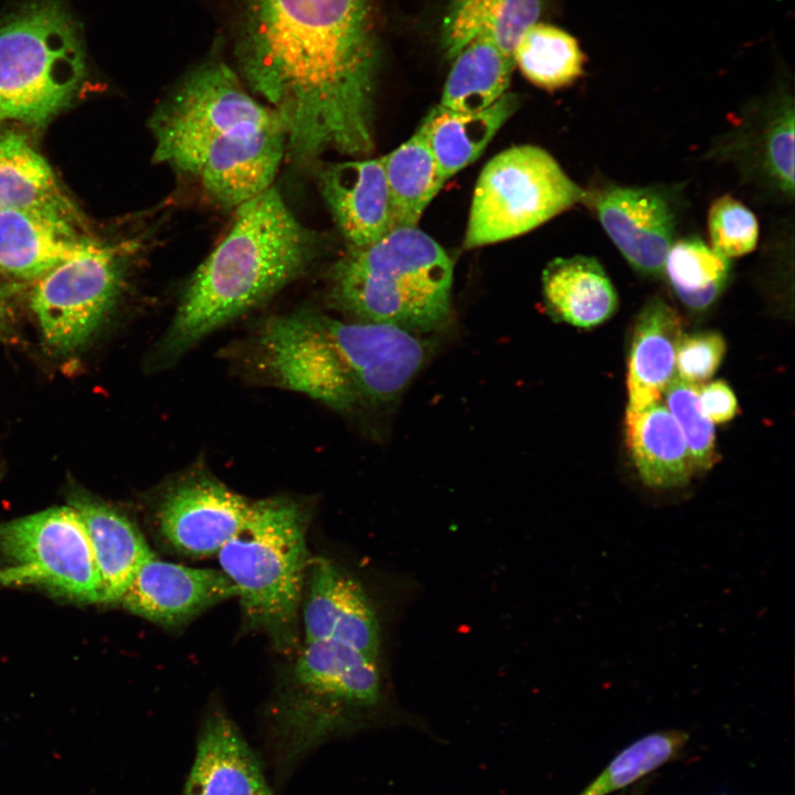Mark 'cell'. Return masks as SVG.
<instances>
[{
    "instance_id": "obj_14",
    "label": "cell",
    "mask_w": 795,
    "mask_h": 795,
    "mask_svg": "<svg viewBox=\"0 0 795 795\" xmlns=\"http://www.w3.org/2000/svg\"><path fill=\"white\" fill-rule=\"evenodd\" d=\"M621 254L639 274L658 277L675 243L676 212L662 190L654 187L610 186L586 194Z\"/></svg>"
},
{
    "instance_id": "obj_6",
    "label": "cell",
    "mask_w": 795,
    "mask_h": 795,
    "mask_svg": "<svg viewBox=\"0 0 795 795\" xmlns=\"http://www.w3.org/2000/svg\"><path fill=\"white\" fill-rule=\"evenodd\" d=\"M309 520L307 506L292 497L255 499L245 523L216 554L237 589L243 627L265 635L283 654L299 648Z\"/></svg>"
},
{
    "instance_id": "obj_9",
    "label": "cell",
    "mask_w": 795,
    "mask_h": 795,
    "mask_svg": "<svg viewBox=\"0 0 795 795\" xmlns=\"http://www.w3.org/2000/svg\"><path fill=\"white\" fill-rule=\"evenodd\" d=\"M579 187L544 149L519 145L492 157L473 193L464 246L517 237L585 202Z\"/></svg>"
},
{
    "instance_id": "obj_5",
    "label": "cell",
    "mask_w": 795,
    "mask_h": 795,
    "mask_svg": "<svg viewBox=\"0 0 795 795\" xmlns=\"http://www.w3.org/2000/svg\"><path fill=\"white\" fill-rule=\"evenodd\" d=\"M453 262L417 226H398L350 247L330 268L329 297L354 321L414 332L441 328L451 311Z\"/></svg>"
},
{
    "instance_id": "obj_13",
    "label": "cell",
    "mask_w": 795,
    "mask_h": 795,
    "mask_svg": "<svg viewBox=\"0 0 795 795\" xmlns=\"http://www.w3.org/2000/svg\"><path fill=\"white\" fill-rule=\"evenodd\" d=\"M305 642H331L379 659L381 625L362 584L325 556H310L303 597Z\"/></svg>"
},
{
    "instance_id": "obj_31",
    "label": "cell",
    "mask_w": 795,
    "mask_h": 795,
    "mask_svg": "<svg viewBox=\"0 0 795 795\" xmlns=\"http://www.w3.org/2000/svg\"><path fill=\"white\" fill-rule=\"evenodd\" d=\"M699 386L675 377L664 392L665 405L683 435L696 471L711 468L717 458L714 427L700 410Z\"/></svg>"
},
{
    "instance_id": "obj_24",
    "label": "cell",
    "mask_w": 795,
    "mask_h": 795,
    "mask_svg": "<svg viewBox=\"0 0 795 795\" xmlns=\"http://www.w3.org/2000/svg\"><path fill=\"white\" fill-rule=\"evenodd\" d=\"M519 107L507 92L485 109L460 113L436 105L420 128L425 135L444 181L474 162Z\"/></svg>"
},
{
    "instance_id": "obj_19",
    "label": "cell",
    "mask_w": 795,
    "mask_h": 795,
    "mask_svg": "<svg viewBox=\"0 0 795 795\" xmlns=\"http://www.w3.org/2000/svg\"><path fill=\"white\" fill-rule=\"evenodd\" d=\"M91 241L64 220L26 210L0 209L2 274L38 280Z\"/></svg>"
},
{
    "instance_id": "obj_3",
    "label": "cell",
    "mask_w": 795,
    "mask_h": 795,
    "mask_svg": "<svg viewBox=\"0 0 795 795\" xmlns=\"http://www.w3.org/2000/svg\"><path fill=\"white\" fill-rule=\"evenodd\" d=\"M427 346L398 327L331 318L298 309L267 319L254 361L274 385L337 411L396 399L423 367Z\"/></svg>"
},
{
    "instance_id": "obj_30",
    "label": "cell",
    "mask_w": 795,
    "mask_h": 795,
    "mask_svg": "<svg viewBox=\"0 0 795 795\" xmlns=\"http://www.w3.org/2000/svg\"><path fill=\"white\" fill-rule=\"evenodd\" d=\"M687 741L678 730L647 734L621 751L579 795H612L666 764Z\"/></svg>"
},
{
    "instance_id": "obj_8",
    "label": "cell",
    "mask_w": 795,
    "mask_h": 795,
    "mask_svg": "<svg viewBox=\"0 0 795 795\" xmlns=\"http://www.w3.org/2000/svg\"><path fill=\"white\" fill-rule=\"evenodd\" d=\"M85 73L81 28L64 0H32L0 21V120L43 125Z\"/></svg>"
},
{
    "instance_id": "obj_26",
    "label": "cell",
    "mask_w": 795,
    "mask_h": 795,
    "mask_svg": "<svg viewBox=\"0 0 795 795\" xmlns=\"http://www.w3.org/2000/svg\"><path fill=\"white\" fill-rule=\"evenodd\" d=\"M513 57L487 39H476L454 59L439 106L460 113L487 108L507 93Z\"/></svg>"
},
{
    "instance_id": "obj_33",
    "label": "cell",
    "mask_w": 795,
    "mask_h": 795,
    "mask_svg": "<svg viewBox=\"0 0 795 795\" xmlns=\"http://www.w3.org/2000/svg\"><path fill=\"white\" fill-rule=\"evenodd\" d=\"M708 232L711 248L729 259L754 250L759 239V223L743 203L723 195L709 209Z\"/></svg>"
},
{
    "instance_id": "obj_23",
    "label": "cell",
    "mask_w": 795,
    "mask_h": 795,
    "mask_svg": "<svg viewBox=\"0 0 795 795\" xmlns=\"http://www.w3.org/2000/svg\"><path fill=\"white\" fill-rule=\"evenodd\" d=\"M0 209L26 210L81 224L46 160L13 130H0Z\"/></svg>"
},
{
    "instance_id": "obj_4",
    "label": "cell",
    "mask_w": 795,
    "mask_h": 795,
    "mask_svg": "<svg viewBox=\"0 0 795 795\" xmlns=\"http://www.w3.org/2000/svg\"><path fill=\"white\" fill-rule=\"evenodd\" d=\"M317 247L314 233L273 186L241 203L225 236L184 287L157 361L176 360L268 299L306 271Z\"/></svg>"
},
{
    "instance_id": "obj_18",
    "label": "cell",
    "mask_w": 795,
    "mask_h": 795,
    "mask_svg": "<svg viewBox=\"0 0 795 795\" xmlns=\"http://www.w3.org/2000/svg\"><path fill=\"white\" fill-rule=\"evenodd\" d=\"M68 504L85 527L103 602H120L139 568L155 553L137 524L114 506L80 489L70 492Z\"/></svg>"
},
{
    "instance_id": "obj_32",
    "label": "cell",
    "mask_w": 795,
    "mask_h": 795,
    "mask_svg": "<svg viewBox=\"0 0 795 795\" xmlns=\"http://www.w3.org/2000/svg\"><path fill=\"white\" fill-rule=\"evenodd\" d=\"M760 139L761 163L772 184L794 194V107L784 99L766 123Z\"/></svg>"
},
{
    "instance_id": "obj_22",
    "label": "cell",
    "mask_w": 795,
    "mask_h": 795,
    "mask_svg": "<svg viewBox=\"0 0 795 795\" xmlns=\"http://www.w3.org/2000/svg\"><path fill=\"white\" fill-rule=\"evenodd\" d=\"M542 288L550 315L575 327L598 326L617 308L616 290L594 257L552 259L543 271Z\"/></svg>"
},
{
    "instance_id": "obj_29",
    "label": "cell",
    "mask_w": 795,
    "mask_h": 795,
    "mask_svg": "<svg viewBox=\"0 0 795 795\" xmlns=\"http://www.w3.org/2000/svg\"><path fill=\"white\" fill-rule=\"evenodd\" d=\"M729 259L699 239H683L670 247L664 273L681 303L690 309L708 308L729 276Z\"/></svg>"
},
{
    "instance_id": "obj_28",
    "label": "cell",
    "mask_w": 795,
    "mask_h": 795,
    "mask_svg": "<svg viewBox=\"0 0 795 795\" xmlns=\"http://www.w3.org/2000/svg\"><path fill=\"white\" fill-rule=\"evenodd\" d=\"M512 57L529 82L548 91L573 84L582 76L585 62L574 36L541 22L530 25L521 34Z\"/></svg>"
},
{
    "instance_id": "obj_11",
    "label": "cell",
    "mask_w": 795,
    "mask_h": 795,
    "mask_svg": "<svg viewBox=\"0 0 795 795\" xmlns=\"http://www.w3.org/2000/svg\"><path fill=\"white\" fill-rule=\"evenodd\" d=\"M123 256L91 241L38 279L31 308L51 350L74 351L102 325L121 290Z\"/></svg>"
},
{
    "instance_id": "obj_36",
    "label": "cell",
    "mask_w": 795,
    "mask_h": 795,
    "mask_svg": "<svg viewBox=\"0 0 795 795\" xmlns=\"http://www.w3.org/2000/svg\"><path fill=\"white\" fill-rule=\"evenodd\" d=\"M2 304H3V301H2V293H1V289H0V319H1L2 309H3V308H2Z\"/></svg>"
},
{
    "instance_id": "obj_34",
    "label": "cell",
    "mask_w": 795,
    "mask_h": 795,
    "mask_svg": "<svg viewBox=\"0 0 795 795\" xmlns=\"http://www.w3.org/2000/svg\"><path fill=\"white\" fill-rule=\"evenodd\" d=\"M725 342L718 332L682 336L676 356V377L702 385L709 381L721 363Z\"/></svg>"
},
{
    "instance_id": "obj_25",
    "label": "cell",
    "mask_w": 795,
    "mask_h": 795,
    "mask_svg": "<svg viewBox=\"0 0 795 795\" xmlns=\"http://www.w3.org/2000/svg\"><path fill=\"white\" fill-rule=\"evenodd\" d=\"M543 0H453L441 29V49L453 60L476 39L512 56L521 34L538 22Z\"/></svg>"
},
{
    "instance_id": "obj_2",
    "label": "cell",
    "mask_w": 795,
    "mask_h": 795,
    "mask_svg": "<svg viewBox=\"0 0 795 795\" xmlns=\"http://www.w3.org/2000/svg\"><path fill=\"white\" fill-rule=\"evenodd\" d=\"M152 159L235 209L273 186L287 152L283 117L220 62L191 72L150 117Z\"/></svg>"
},
{
    "instance_id": "obj_10",
    "label": "cell",
    "mask_w": 795,
    "mask_h": 795,
    "mask_svg": "<svg viewBox=\"0 0 795 795\" xmlns=\"http://www.w3.org/2000/svg\"><path fill=\"white\" fill-rule=\"evenodd\" d=\"M10 566L0 585L40 584L71 598L103 602L102 582L78 513L68 505L0 523Z\"/></svg>"
},
{
    "instance_id": "obj_12",
    "label": "cell",
    "mask_w": 795,
    "mask_h": 795,
    "mask_svg": "<svg viewBox=\"0 0 795 795\" xmlns=\"http://www.w3.org/2000/svg\"><path fill=\"white\" fill-rule=\"evenodd\" d=\"M254 500L204 470H193L161 490L153 528L168 551L191 559L216 555L245 523Z\"/></svg>"
},
{
    "instance_id": "obj_27",
    "label": "cell",
    "mask_w": 795,
    "mask_h": 795,
    "mask_svg": "<svg viewBox=\"0 0 795 795\" xmlns=\"http://www.w3.org/2000/svg\"><path fill=\"white\" fill-rule=\"evenodd\" d=\"M382 160L395 227L416 226L445 183L422 129L418 127Z\"/></svg>"
},
{
    "instance_id": "obj_17",
    "label": "cell",
    "mask_w": 795,
    "mask_h": 795,
    "mask_svg": "<svg viewBox=\"0 0 795 795\" xmlns=\"http://www.w3.org/2000/svg\"><path fill=\"white\" fill-rule=\"evenodd\" d=\"M182 795H274L254 752L220 709L204 719Z\"/></svg>"
},
{
    "instance_id": "obj_35",
    "label": "cell",
    "mask_w": 795,
    "mask_h": 795,
    "mask_svg": "<svg viewBox=\"0 0 795 795\" xmlns=\"http://www.w3.org/2000/svg\"><path fill=\"white\" fill-rule=\"evenodd\" d=\"M698 402L702 413L713 424L732 420L738 411L734 393L725 382L720 380L700 385Z\"/></svg>"
},
{
    "instance_id": "obj_16",
    "label": "cell",
    "mask_w": 795,
    "mask_h": 795,
    "mask_svg": "<svg viewBox=\"0 0 795 795\" xmlns=\"http://www.w3.org/2000/svg\"><path fill=\"white\" fill-rule=\"evenodd\" d=\"M317 177L320 194L350 247L370 245L395 227L382 157L327 163Z\"/></svg>"
},
{
    "instance_id": "obj_21",
    "label": "cell",
    "mask_w": 795,
    "mask_h": 795,
    "mask_svg": "<svg viewBox=\"0 0 795 795\" xmlns=\"http://www.w3.org/2000/svg\"><path fill=\"white\" fill-rule=\"evenodd\" d=\"M626 443L642 481L649 488L686 486L696 473L683 435L659 401L642 411H626Z\"/></svg>"
},
{
    "instance_id": "obj_15",
    "label": "cell",
    "mask_w": 795,
    "mask_h": 795,
    "mask_svg": "<svg viewBox=\"0 0 795 795\" xmlns=\"http://www.w3.org/2000/svg\"><path fill=\"white\" fill-rule=\"evenodd\" d=\"M236 596V586L221 570L186 566L155 554L139 568L120 602L136 615L177 628Z\"/></svg>"
},
{
    "instance_id": "obj_1",
    "label": "cell",
    "mask_w": 795,
    "mask_h": 795,
    "mask_svg": "<svg viewBox=\"0 0 795 795\" xmlns=\"http://www.w3.org/2000/svg\"><path fill=\"white\" fill-rule=\"evenodd\" d=\"M239 66L283 117L287 153L310 165L328 150L374 146L379 44L372 0H245Z\"/></svg>"
},
{
    "instance_id": "obj_20",
    "label": "cell",
    "mask_w": 795,
    "mask_h": 795,
    "mask_svg": "<svg viewBox=\"0 0 795 795\" xmlns=\"http://www.w3.org/2000/svg\"><path fill=\"white\" fill-rule=\"evenodd\" d=\"M682 337L678 312L660 298L649 300L637 316L628 357L626 411H642L659 401L676 377Z\"/></svg>"
},
{
    "instance_id": "obj_7",
    "label": "cell",
    "mask_w": 795,
    "mask_h": 795,
    "mask_svg": "<svg viewBox=\"0 0 795 795\" xmlns=\"http://www.w3.org/2000/svg\"><path fill=\"white\" fill-rule=\"evenodd\" d=\"M379 659L331 642H304L271 706L276 759L292 764L361 724L383 701Z\"/></svg>"
}]
</instances>
